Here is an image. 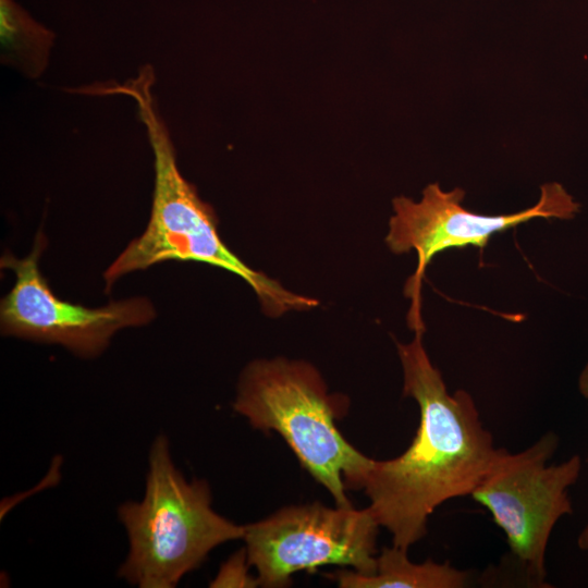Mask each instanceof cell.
<instances>
[{"mask_svg": "<svg viewBox=\"0 0 588 588\" xmlns=\"http://www.w3.org/2000/svg\"><path fill=\"white\" fill-rule=\"evenodd\" d=\"M46 246L45 235L38 232L26 257L20 259L5 253L1 258V267L15 274L13 287L0 304L2 334L58 343L76 355L93 357L108 346L118 330L154 319L155 309L144 297L112 302L100 308L60 299L39 269Z\"/></svg>", "mask_w": 588, "mask_h": 588, "instance_id": "ba28073f", "label": "cell"}, {"mask_svg": "<svg viewBox=\"0 0 588 588\" xmlns=\"http://www.w3.org/2000/svg\"><path fill=\"white\" fill-rule=\"evenodd\" d=\"M250 564L245 548L232 554L219 568L217 576L211 580L212 588L226 587H257L258 577L249 574Z\"/></svg>", "mask_w": 588, "mask_h": 588, "instance_id": "8fae6325", "label": "cell"}, {"mask_svg": "<svg viewBox=\"0 0 588 588\" xmlns=\"http://www.w3.org/2000/svg\"><path fill=\"white\" fill-rule=\"evenodd\" d=\"M425 329L409 343H396L403 393L419 407L416 434L397 457L372 460L356 489L392 536V546L408 550L427 534L430 515L449 500L473 493L498 448L485 428L471 395L448 392L441 372L424 346Z\"/></svg>", "mask_w": 588, "mask_h": 588, "instance_id": "6da1fadb", "label": "cell"}, {"mask_svg": "<svg viewBox=\"0 0 588 588\" xmlns=\"http://www.w3.org/2000/svg\"><path fill=\"white\" fill-rule=\"evenodd\" d=\"M465 191L455 187L444 191L439 183L428 184L419 200L397 196L392 200L393 215L389 221L385 243L394 254L415 252L417 268L407 280L405 295L412 299L408 324L424 329L420 314V291L426 269L439 253L450 248L475 246L483 248L490 237L537 218L571 219L579 205L556 182L540 187L537 203L524 210L507 215H481L463 205Z\"/></svg>", "mask_w": 588, "mask_h": 588, "instance_id": "52a82bcc", "label": "cell"}, {"mask_svg": "<svg viewBox=\"0 0 588 588\" xmlns=\"http://www.w3.org/2000/svg\"><path fill=\"white\" fill-rule=\"evenodd\" d=\"M407 551L395 546L383 548L372 575L342 569L331 577L341 588H464L468 585L467 572L448 562L414 563Z\"/></svg>", "mask_w": 588, "mask_h": 588, "instance_id": "9c48e42d", "label": "cell"}, {"mask_svg": "<svg viewBox=\"0 0 588 588\" xmlns=\"http://www.w3.org/2000/svg\"><path fill=\"white\" fill-rule=\"evenodd\" d=\"M559 437L549 431L519 452L497 453L470 497L503 530L512 555L530 584L547 586L546 554L558 522L573 513L568 490L579 478L583 461L572 455L549 464Z\"/></svg>", "mask_w": 588, "mask_h": 588, "instance_id": "5b68a950", "label": "cell"}, {"mask_svg": "<svg viewBox=\"0 0 588 588\" xmlns=\"http://www.w3.org/2000/svg\"><path fill=\"white\" fill-rule=\"evenodd\" d=\"M1 58L28 77L48 65L54 34L34 21L13 0H0Z\"/></svg>", "mask_w": 588, "mask_h": 588, "instance_id": "30bf717a", "label": "cell"}, {"mask_svg": "<svg viewBox=\"0 0 588 588\" xmlns=\"http://www.w3.org/2000/svg\"><path fill=\"white\" fill-rule=\"evenodd\" d=\"M154 69L145 65L124 84L94 86L95 95H126L137 106L154 152L155 187L150 219L103 273L106 290L125 273L168 260L197 261L226 270L243 279L256 293L264 311L279 317L318 305L311 297L293 293L278 281L248 267L220 238L212 208L181 174L168 128L152 93Z\"/></svg>", "mask_w": 588, "mask_h": 588, "instance_id": "7a4b0ae2", "label": "cell"}, {"mask_svg": "<svg viewBox=\"0 0 588 588\" xmlns=\"http://www.w3.org/2000/svg\"><path fill=\"white\" fill-rule=\"evenodd\" d=\"M118 517L128 540L118 576L138 588H173L216 547L244 536L212 509L208 482L176 468L164 434L150 446L144 497L121 504Z\"/></svg>", "mask_w": 588, "mask_h": 588, "instance_id": "3957f363", "label": "cell"}, {"mask_svg": "<svg viewBox=\"0 0 588 588\" xmlns=\"http://www.w3.org/2000/svg\"><path fill=\"white\" fill-rule=\"evenodd\" d=\"M578 388L581 395L588 400V364L584 367L579 376Z\"/></svg>", "mask_w": 588, "mask_h": 588, "instance_id": "7c38bea8", "label": "cell"}, {"mask_svg": "<svg viewBox=\"0 0 588 588\" xmlns=\"http://www.w3.org/2000/svg\"><path fill=\"white\" fill-rule=\"evenodd\" d=\"M335 401L311 364L278 357L245 367L233 409L253 428L278 432L336 506L348 507L345 490L357 488L372 458L338 429Z\"/></svg>", "mask_w": 588, "mask_h": 588, "instance_id": "277c9868", "label": "cell"}, {"mask_svg": "<svg viewBox=\"0 0 588 588\" xmlns=\"http://www.w3.org/2000/svg\"><path fill=\"white\" fill-rule=\"evenodd\" d=\"M379 527L368 507L330 509L316 502L282 507L265 519L244 525L243 540L259 586L281 588L290 585L294 573L315 572L324 565L375 574Z\"/></svg>", "mask_w": 588, "mask_h": 588, "instance_id": "8992f818", "label": "cell"}, {"mask_svg": "<svg viewBox=\"0 0 588 588\" xmlns=\"http://www.w3.org/2000/svg\"><path fill=\"white\" fill-rule=\"evenodd\" d=\"M577 546L583 551H588V524L583 528L577 537Z\"/></svg>", "mask_w": 588, "mask_h": 588, "instance_id": "4fadbf2b", "label": "cell"}]
</instances>
